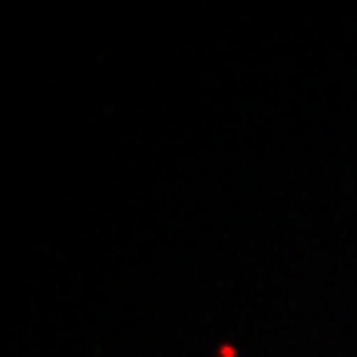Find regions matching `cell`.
Segmentation results:
<instances>
[{
  "mask_svg": "<svg viewBox=\"0 0 357 357\" xmlns=\"http://www.w3.org/2000/svg\"><path fill=\"white\" fill-rule=\"evenodd\" d=\"M218 357H235V347H231V344H222V347H218Z\"/></svg>",
  "mask_w": 357,
  "mask_h": 357,
  "instance_id": "cell-1",
  "label": "cell"
}]
</instances>
